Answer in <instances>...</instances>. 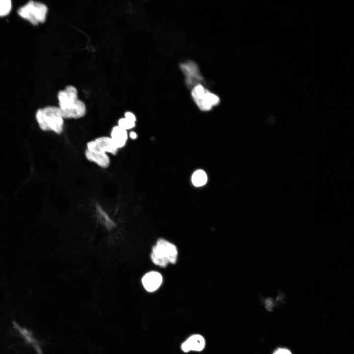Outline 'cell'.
I'll return each mask as SVG.
<instances>
[{
    "label": "cell",
    "mask_w": 354,
    "mask_h": 354,
    "mask_svg": "<svg viewBox=\"0 0 354 354\" xmlns=\"http://www.w3.org/2000/svg\"><path fill=\"white\" fill-rule=\"evenodd\" d=\"M125 118H127L128 119L134 122H136L137 121V118L136 116L134 113H133L131 112L127 111L124 114V117Z\"/></svg>",
    "instance_id": "cell-16"
},
{
    "label": "cell",
    "mask_w": 354,
    "mask_h": 354,
    "mask_svg": "<svg viewBox=\"0 0 354 354\" xmlns=\"http://www.w3.org/2000/svg\"><path fill=\"white\" fill-rule=\"evenodd\" d=\"M273 354H292L291 352L286 348H278Z\"/></svg>",
    "instance_id": "cell-17"
},
{
    "label": "cell",
    "mask_w": 354,
    "mask_h": 354,
    "mask_svg": "<svg viewBox=\"0 0 354 354\" xmlns=\"http://www.w3.org/2000/svg\"><path fill=\"white\" fill-rule=\"evenodd\" d=\"M205 346L204 338L199 334H194L189 337L181 345V349L184 352L189 351L199 352Z\"/></svg>",
    "instance_id": "cell-9"
},
{
    "label": "cell",
    "mask_w": 354,
    "mask_h": 354,
    "mask_svg": "<svg viewBox=\"0 0 354 354\" xmlns=\"http://www.w3.org/2000/svg\"><path fill=\"white\" fill-rule=\"evenodd\" d=\"M128 137L132 140H135L137 138L138 135L136 132H135L134 131H131L128 133Z\"/></svg>",
    "instance_id": "cell-18"
},
{
    "label": "cell",
    "mask_w": 354,
    "mask_h": 354,
    "mask_svg": "<svg viewBox=\"0 0 354 354\" xmlns=\"http://www.w3.org/2000/svg\"><path fill=\"white\" fill-rule=\"evenodd\" d=\"M85 155L88 161L102 168H107L110 165L111 159L107 153L93 152L86 149Z\"/></svg>",
    "instance_id": "cell-11"
},
{
    "label": "cell",
    "mask_w": 354,
    "mask_h": 354,
    "mask_svg": "<svg viewBox=\"0 0 354 354\" xmlns=\"http://www.w3.org/2000/svg\"><path fill=\"white\" fill-rule=\"evenodd\" d=\"M177 256L176 246L167 240L160 238L152 247L150 255L152 262L160 267H166L169 263L175 264Z\"/></svg>",
    "instance_id": "cell-3"
},
{
    "label": "cell",
    "mask_w": 354,
    "mask_h": 354,
    "mask_svg": "<svg viewBox=\"0 0 354 354\" xmlns=\"http://www.w3.org/2000/svg\"><path fill=\"white\" fill-rule=\"evenodd\" d=\"M117 125L121 128L128 131L135 127L136 122H133L125 117H123L118 120Z\"/></svg>",
    "instance_id": "cell-15"
},
{
    "label": "cell",
    "mask_w": 354,
    "mask_h": 354,
    "mask_svg": "<svg viewBox=\"0 0 354 354\" xmlns=\"http://www.w3.org/2000/svg\"><path fill=\"white\" fill-rule=\"evenodd\" d=\"M207 177L206 173L202 170L195 171L191 178L193 184L196 187H200L205 185L207 182Z\"/></svg>",
    "instance_id": "cell-13"
},
{
    "label": "cell",
    "mask_w": 354,
    "mask_h": 354,
    "mask_svg": "<svg viewBox=\"0 0 354 354\" xmlns=\"http://www.w3.org/2000/svg\"><path fill=\"white\" fill-rule=\"evenodd\" d=\"M59 108L64 119H79L86 114L84 102L78 98L77 90L72 86H68L58 94Z\"/></svg>",
    "instance_id": "cell-1"
},
{
    "label": "cell",
    "mask_w": 354,
    "mask_h": 354,
    "mask_svg": "<svg viewBox=\"0 0 354 354\" xmlns=\"http://www.w3.org/2000/svg\"><path fill=\"white\" fill-rule=\"evenodd\" d=\"M12 8V2L10 0H0V16L8 15Z\"/></svg>",
    "instance_id": "cell-14"
},
{
    "label": "cell",
    "mask_w": 354,
    "mask_h": 354,
    "mask_svg": "<svg viewBox=\"0 0 354 354\" xmlns=\"http://www.w3.org/2000/svg\"><path fill=\"white\" fill-rule=\"evenodd\" d=\"M14 326L16 328L23 336L28 343L31 344L37 352V354H42V351L37 345V342L35 339L32 337V335L30 331L25 328L21 327L16 323L13 322Z\"/></svg>",
    "instance_id": "cell-12"
},
{
    "label": "cell",
    "mask_w": 354,
    "mask_h": 354,
    "mask_svg": "<svg viewBox=\"0 0 354 354\" xmlns=\"http://www.w3.org/2000/svg\"><path fill=\"white\" fill-rule=\"evenodd\" d=\"M86 149L93 152L114 155L118 151L110 136H101L90 140L87 143Z\"/></svg>",
    "instance_id": "cell-6"
},
{
    "label": "cell",
    "mask_w": 354,
    "mask_h": 354,
    "mask_svg": "<svg viewBox=\"0 0 354 354\" xmlns=\"http://www.w3.org/2000/svg\"><path fill=\"white\" fill-rule=\"evenodd\" d=\"M110 137L115 147L119 150L126 145L129 138L128 133L117 125L112 128Z\"/></svg>",
    "instance_id": "cell-10"
},
{
    "label": "cell",
    "mask_w": 354,
    "mask_h": 354,
    "mask_svg": "<svg viewBox=\"0 0 354 354\" xmlns=\"http://www.w3.org/2000/svg\"><path fill=\"white\" fill-rule=\"evenodd\" d=\"M163 277L160 273L150 271L146 273L141 278L143 287L148 292H153L161 286Z\"/></svg>",
    "instance_id": "cell-8"
},
{
    "label": "cell",
    "mask_w": 354,
    "mask_h": 354,
    "mask_svg": "<svg viewBox=\"0 0 354 354\" xmlns=\"http://www.w3.org/2000/svg\"><path fill=\"white\" fill-rule=\"evenodd\" d=\"M35 119L40 129L61 134L64 130V118L59 107L48 106L38 109L35 113Z\"/></svg>",
    "instance_id": "cell-2"
},
{
    "label": "cell",
    "mask_w": 354,
    "mask_h": 354,
    "mask_svg": "<svg viewBox=\"0 0 354 354\" xmlns=\"http://www.w3.org/2000/svg\"><path fill=\"white\" fill-rule=\"evenodd\" d=\"M47 13L46 4L33 0L28 1L17 10L19 16L35 26L45 22Z\"/></svg>",
    "instance_id": "cell-4"
},
{
    "label": "cell",
    "mask_w": 354,
    "mask_h": 354,
    "mask_svg": "<svg viewBox=\"0 0 354 354\" xmlns=\"http://www.w3.org/2000/svg\"><path fill=\"white\" fill-rule=\"evenodd\" d=\"M180 68L185 75V83L189 87H194L203 80L199 67L192 61H187L180 64Z\"/></svg>",
    "instance_id": "cell-7"
},
{
    "label": "cell",
    "mask_w": 354,
    "mask_h": 354,
    "mask_svg": "<svg viewBox=\"0 0 354 354\" xmlns=\"http://www.w3.org/2000/svg\"><path fill=\"white\" fill-rule=\"evenodd\" d=\"M191 95L199 108L204 111L210 110L213 106L217 105L220 102L218 96L200 84L193 87Z\"/></svg>",
    "instance_id": "cell-5"
}]
</instances>
